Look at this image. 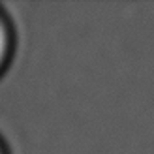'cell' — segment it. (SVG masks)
<instances>
[{
    "mask_svg": "<svg viewBox=\"0 0 154 154\" xmlns=\"http://www.w3.org/2000/svg\"><path fill=\"white\" fill-rule=\"evenodd\" d=\"M15 55V26L11 17L0 6V77L10 68Z\"/></svg>",
    "mask_w": 154,
    "mask_h": 154,
    "instance_id": "cell-1",
    "label": "cell"
},
{
    "mask_svg": "<svg viewBox=\"0 0 154 154\" xmlns=\"http://www.w3.org/2000/svg\"><path fill=\"white\" fill-rule=\"evenodd\" d=\"M0 154H10V149H8V145L2 137H0Z\"/></svg>",
    "mask_w": 154,
    "mask_h": 154,
    "instance_id": "cell-2",
    "label": "cell"
}]
</instances>
